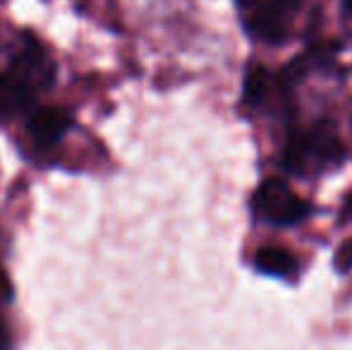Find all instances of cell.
I'll return each mask as SVG.
<instances>
[{"mask_svg": "<svg viewBox=\"0 0 352 350\" xmlns=\"http://www.w3.org/2000/svg\"><path fill=\"white\" fill-rule=\"evenodd\" d=\"M58 80V63L34 32H19L0 65V127L22 120Z\"/></svg>", "mask_w": 352, "mask_h": 350, "instance_id": "cell-1", "label": "cell"}, {"mask_svg": "<svg viewBox=\"0 0 352 350\" xmlns=\"http://www.w3.org/2000/svg\"><path fill=\"white\" fill-rule=\"evenodd\" d=\"M302 8L305 0H235L242 32L269 48L285 46L295 36Z\"/></svg>", "mask_w": 352, "mask_h": 350, "instance_id": "cell-2", "label": "cell"}, {"mask_svg": "<svg viewBox=\"0 0 352 350\" xmlns=\"http://www.w3.org/2000/svg\"><path fill=\"white\" fill-rule=\"evenodd\" d=\"M24 125V144L22 154L29 164L43 166L56 149L67 140V135L77 127L74 113L65 106H46L36 103L27 116L22 118Z\"/></svg>", "mask_w": 352, "mask_h": 350, "instance_id": "cell-3", "label": "cell"}, {"mask_svg": "<svg viewBox=\"0 0 352 350\" xmlns=\"http://www.w3.org/2000/svg\"><path fill=\"white\" fill-rule=\"evenodd\" d=\"M252 214L256 221L274 228H292L309 219L311 206L290 190L285 180L269 177L252 197Z\"/></svg>", "mask_w": 352, "mask_h": 350, "instance_id": "cell-4", "label": "cell"}, {"mask_svg": "<svg viewBox=\"0 0 352 350\" xmlns=\"http://www.w3.org/2000/svg\"><path fill=\"white\" fill-rule=\"evenodd\" d=\"M345 159V146L336 135L329 130H307L300 132L285 146V168L290 173H307L309 168L324 171L329 166H336Z\"/></svg>", "mask_w": 352, "mask_h": 350, "instance_id": "cell-5", "label": "cell"}, {"mask_svg": "<svg viewBox=\"0 0 352 350\" xmlns=\"http://www.w3.org/2000/svg\"><path fill=\"white\" fill-rule=\"evenodd\" d=\"M295 82L285 75V70H269L259 63H250L245 72L242 101L264 113H283L290 103V87Z\"/></svg>", "mask_w": 352, "mask_h": 350, "instance_id": "cell-6", "label": "cell"}, {"mask_svg": "<svg viewBox=\"0 0 352 350\" xmlns=\"http://www.w3.org/2000/svg\"><path fill=\"white\" fill-rule=\"evenodd\" d=\"M256 271L264 276H274V278H290L297 274V259L285 248H276V245H266L256 252L254 257Z\"/></svg>", "mask_w": 352, "mask_h": 350, "instance_id": "cell-7", "label": "cell"}, {"mask_svg": "<svg viewBox=\"0 0 352 350\" xmlns=\"http://www.w3.org/2000/svg\"><path fill=\"white\" fill-rule=\"evenodd\" d=\"M336 269L343 271V274H348L352 269V240H348V243L336 252Z\"/></svg>", "mask_w": 352, "mask_h": 350, "instance_id": "cell-8", "label": "cell"}, {"mask_svg": "<svg viewBox=\"0 0 352 350\" xmlns=\"http://www.w3.org/2000/svg\"><path fill=\"white\" fill-rule=\"evenodd\" d=\"M343 12L352 17V0H343Z\"/></svg>", "mask_w": 352, "mask_h": 350, "instance_id": "cell-9", "label": "cell"}, {"mask_svg": "<svg viewBox=\"0 0 352 350\" xmlns=\"http://www.w3.org/2000/svg\"><path fill=\"white\" fill-rule=\"evenodd\" d=\"M345 211H348V216L352 219V195H350V199H348V206H345Z\"/></svg>", "mask_w": 352, "mask_h": 350, "instance_id": "cell-10", "label": "cell"}]
</instances>
